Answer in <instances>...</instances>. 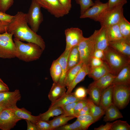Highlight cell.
Here are the masks:
<instances>
[{
    "label": "cell",
    "mask_w": 130,
    "mask_h": 130,
    "mask_svg": "<svg viewBox=\"0 0 130 130\" xmlns=\"http://www.w3.org/2000/svg\"><path fill=\"white\" fill-rule=\"evenodd\" d=\"M28 24L26 13L18 12L9 23L7 32L12 34L14 38L20 41L35 43L44 50L46 45L44 39L34 32Z\"/></svg>",
    "instance_id": "6da1fadb"
},
{
    "label": "cell",
    "mask_w": 130,
    "mask_h": 130,
    "mask_svg": "<svg viewBox=\"0 0 130 130\" xmlns=\"http://www.w3.org/2000/svg\"><path fill=\"white\" fill-rule=\"evenodd\" d=\"M13 40L16 48V57L24 61L29 62L38 59L44 51L35 43H25L14 38Z\"/></svg>",
    "instance_id": "7a4b0ae2"
},
{
    "label": "cell",
    "mask_w": 130,
    "mask_h": 130,
    "mask_svg": "<svg viewBox=\"0 0 130 130\" xmlns=\"http://www.w3.org/2000/svg\"><path fill=\"white\" fill-rule=\"evenodd\" d=\"M104 52L103 60L108 66L111 73L116 76L124 67L130 64V58L109 46L104 51Z\"/></svg>",
    "instance_id": "3957f363"
},
{
    "label": "cell",
    "mask_w": 130,
    "mask_h": 130,
    "mask_svg": "<svg viewBox=\"0 0 130 130\" xmlns=\"http://www.w3.org/2000/svg\"><path fill=\"white\" fill-rule=\"evenodd\" d=\"M123 5H119L112 7H108L101 14L97 21L100 23L101 26L107 28L119 23L124 17Z\"/></svg>",
    "instance_id": "277c9868"
},
{
    "label": "cell",
    "mask_w": 130,
    "mask_h": 130,
    "mask_svg": "<svg viewBox=\"0 0 130 130\" xmlns=\"http://www.w3.org/2000/svg\"><path fill=\"white\" fill-rule=\"evenodd\" d=\"M98 31L96 30L88 38L84 37L78 45L80 61L89 64L95 50V38Z\"/></svg>",
    "instance_id": "5b68a950"
},
{
    "label": "cell",
    "mask_w": 130,
    "mask_h": 130,
    "mask_svg": "<svg viewBox=\"0 0 130 130\" xmlns=\"http://www.w3.org/2000/svg\"><path fill=\"white\" fill-rule=\"evenodd\" d=\"M11 33L6 32L0 34V58H11L16 57L17 50Z\"/></svg>",
    "instance_id": "8992f818"
},
{
    "label": "cell",
    "mask_w": 130,
    "mask_h": 130,
    "mask_svg": "<svg viewBox=\"0 0 130 130\" xmlns=\"http://www.w3.org/2000/svg\"><path fill=\"white\" fill-rule=\"evenodd\" d=\"M113 85V103L118 109H124L130 100V86L122 84Z\"/></svg>",
    "instance_id": "52a82bcc"
},
{
    "label": "cell",
    "mask_w": 130,
    "mask_h": 130,
    "mask_svg": "<svg viewBox=\"0 0 130 130\" xmlns=\"http://www.w3.org/2000/svg\"><path fill=\"white\" fill-rule=\"evenodd\" d=\"M41 7L35 0H32L28 12L26 13L28 24L34 32L38 31L40 25L43 20Z\"/></svg>",
    "instance_id": "ba28073f"
},
{
    "label": "cell",
    "mask_w": 130,
    "mask_h": 130,
    "mask_svg": "<svg viewBox=\"0 0 130 130\" xmlns=\"http://www.w3.org/2000/svg\"><path fill=\"white\" fill-rule=\"evenodd\" d=\"M41 7L55 17H63L68 14L58 0H35Z\"/></svg>",
    "instance_id": "9c48e42d"
},
{
    "label": "cell",
    "mask_w": 130,
    "mask_h": 130,
    "mask_svg": "<svg viewBox=\"0 0 130 130\" xmlns=\"http://www.w3.org/2000/svg\"><path fill=\"white\" fill-rule=\"evenodd\" d=\"M21 98L18 89L12 92L8 91L0 92V106L4 109H13L17 106V103L20 100Z\"/></svg>",
    "instance_id": "30bf717a"
},
{
    "label": "cell",
    "mask_w": 130,
    "mask_h": 130,
    "mask_svg": "<svg viewBox=\"0 0 130 130\" xmlns=\"http://www.w3.org/2000/svg\"><path fill=\"white\" fill-rule=\"evenodd\" d=\"M21 120L16 116L11 109H4L0 113V129L10 130Z\"/></svg>",
    "instance_id": "8fae6325"
},
{
    "label": "cell",
    "mask_w": 130,
    "mask_h": 130,
    "mask_svg": "<svg viewBox=\"0 0 130 130\" xmlns=\"http://www.w3.org/2000/svg\"><path fill=\"white\" fill-rule=\"evenodd\" d=\"M66 45L65 50H69L78 46L84 37L82 30L78 28L71 27L65 30Z\"/></svg>",
    "instance_id": "7c38bea8"
},
{
    "label": "cell",
    "mask_w": 130,
    "mask_h": 130,
    "mask_svg": "<svg viewBox=\"0 0 130 130\" xmlns=\"http://www.w3.org/2000/svg\"><path fill=\"white\" fill-rule=\"evenodd\" d=\"M108 7L107 2L103 3L100 0H95L93 5L80 15L81 19L88 18L97 21L99 17Z\"/></svg>",
    "instance_id": "4fadbf2b"
},
{
    "label": "cell",
    "mask_w": 130,
    "mask_h": 130,
    "mask_svg": "<svg viewBox=\"0 0 130 130\" xmlns=\"http://www.w3.org/2000/svg\"><path fill=\"white\" fill-rule=\"evenodd\" d=\"M109 46V41L107 32V28L101 26L98 30L95 38V50L104 51Z\"/></svg>",
    "instance_id": "5bb4252c"
},
{
    "label": "cell",
    "mask_w": 130,
    "mask_h": 130,
    "mask_svg": "<svg viewBox=\"0 0 130 130\" xmlns=\"http://www.w3.org/2000/svg\"><path fill=\"white\" fill-rule=\"evenodd\" d=\"M111 84L130 85V64L124 67L114 79Z\"/></svg>",
    "instance_id": "9a60e30c"
},
{
    "label": "cell",
    "mask_w": 130,
    "mask_h": 130,
    "mask_svg": "<svg viewBox=\"0 0 130 130\" xmlns=\"http://www.w3.org/2000/svg\"><path fill=\"white\" fill-rule=\"evenodd\" d=\"M116 76L110 73H109L94 81L88 86L96 87L103 91L111 85Z\"/></svg>",
    "instance_id": "2e32d148"
},
{
    "label": "cell",
    "mask_w": 130,
    "mask_h": 130,
    "mask_svg": "<svg viewBox=\"0 0 130 130\" xmlns=\"http://www.w3.org/2000/svg\"><path fill=\"white\" fill-rule=\"evenodd\" d=\"M65 87L58 83L53 82L48 95V97L53 103L66 94Z\"/></svg>",
    "instance_id": "e0dca14e"
},
{
    "label": "cell",
    "mask_w": 130,
    "mask_h": 130,
    "mask_svg": "<svg viewBox=\"0 0 130 130\" xmlns=\"http://www.w3.org/2000/svg\"><path fill=\"white\" fill-rule=\"evenodd\" d=\"M113 85L111 84L104 90L101 94L99 106L105 111V109L113 103Z\"/></svg>",
    "instance_id": "ac0fdd59"
},
{
    "label": "cell",
    "mask_w": 130,
    "mask_h": 130,
    "mask_svg": "<svg viewBox=\"0 0 130 130\" xmlns=\"http://www.w3.org/2000/svg\"><path fill=\"white\" fill-rule=\"evenodd\" d=\"M109 46L120 53L130 58V42L125 40L109 42Z\"/></svg>",
    "instance_id": "d6986e66"
},
{
    "label": "cell",
    "mask_w": 130,
    "mask_h": 130,
    "mask_svg": "<svg viewBox=\"0 0 130 130\" xmlns=\"http://www.w3.org/2000/svg\"><path fill=\"white\" fill-rule=\"evenodd\" d=\"M90 69L89 64H83L82 67L78 72L72 82L68 89L66 93L69 94L72 93L73 90L76 85L82 81L87 75H88Z\"/></svg>",
    "instance_id": "ffe728a7"
},
{
    "label": "cell",
    "mask_w": 130,
    "mask_h": 130,
    "mask_svg": "<svg viewBox=\"0 0 130 130\" xmlns=\"http://www.w3.org/2000/svg\"><path fill=\"white\" fill-rule=\"evenodd\" d=\"M110 73H111L109 68L107 64L104 62L102 65L99 66L95 68H90L88 75L89 77L95 81Z\"/></svg>",
    "instance_id": "44dd1931"
},
{
    "label": "cell",
    "mask_w": 130,
    "mask_h": 130,
    "mask_svg": "<svg viewBox=\"0 0 130 130\" xmlns=\"http://www.w3.org/2000/svg\"><path fill=\"white\" fill-rule=\"evenodd\" d=\"M18 117L21 119H25L36 124L40 119L39 115L35 116L31 115V113L24 108H19L17 106L11 109Z\"/></svg>",
    "instance_id": "7402d4cb"
},
{
    "label": "cell",
    "mask_w": 130,
    "mask_h": 130,
    "mask_svg": "<svg viewBox=\"0 0 130 130\" xmlns=\"http://www.w3.org/2000/svg\"><path fill=\"white\" fill-rule=\"evenodd\" d=\"M71 49L65 50L63 53L57 59L61 66L62 70V75L58 83L63 86L67 72L68 59Z\"/></svg>",
    "instance_id": "603a6c76"
},
{
    "label": "cell",
    "mask_w": 130,
    "mask_h": 130,
    "mask_svg": "<svg viewBox=\"0 0 130 130\" xmlns=\"http://www.w3.org/2000/svg\"><path fill=\"white\" fill-rule=\"evenodd\" d=\"M103 121L106 122L113 121L123 117L118 108L113 104L105 109Z\"/></svg>",
    "instance_id": "cb8c5ba5"
},
{
    "label": "cell",
    "mask_w": 130,
    "mask_h": 130,
    "mask_svg": "<svg viewBox=\"0 0 130 130\" xmlns=\"http://www.w3.org/2000/svg\"><path fill=\"white\" fill-rule=\"evenodd\" d=\"M83 64L82 62L79 61L77 65L67 71L64 84L65 87L68 88Z\"/></svg>",
    "instance_id": "d4e9b609"
},
{
    "label": "cell",
    "mask_w": 130,
    "mask_h": 130,
    "mask_svg": "<svg viewBox=\"0 0 130 130\" xmlns=\"http://www.w3.org/2000/svg\"><path fill=\"white\" fill-rule=\"evenodd\" d=\"M87 101L90 114L93 118L95 123L104 114L105 111L100 106L95 104L90 98H87Z\"/></svg>",
    "instance_id": "484cf974"
},
{
    "label": "cell",
    "mask_w": 130,
    "mask_h": 130,
    "mask_svg": "<svg viewBox=\"0 0 130 130\" xmlns=\"http://www.w3.org/2000/svg\"><path fill=\"white\" fill-rule=\"evenodd\" d=\"M107 28L109 42L125 40L120 32L118 24L111 26Z\"/></svg>",
    "instance_id": "4316f807"
},
{
    "label": "cell",
    "mask_w": 130,
    "mask_h": 130,
    "mask_svg": "<svg viewBox=\"0 0 130 130\" xmlns=\"http://www.w3.org/2000/svg\"><path fill=\"white\" fill-rule=\"evenodd\" d=\"M76 117L74 116H68L63 114L58 116L52 120L47 121L51 125L53 130H55L67 124L69 121Z\"/></svg>",
    "instance_id": "83f0119b"
},
{
    "label": "cell",
    "mask_w": 130,
    "mask_h": 130,
    "mask_svg": "<svg viewBox=\"0 0 130 130\" xmlns=\"http://www.w3.org/2000/svg\"><path fill=\"white\" fill-rule=\"evenodd\" d=\"M80 100L75 97L73 92H72L69 94L66 93L61 98L51 104L50 107H61L71 103L78 101Z\"/></svg>",
    "instance_id": "f1b7e54d"
},
{
    "label": "cell",
    "mask_w": 130,
    "mask_h": 130,
    "mask_svg": "<svg viewBox=\"0 0 130 130\" xmlns=\"http://www.w3.org/2000/svg\"><path fill=\"white\" fill-rule=\"evenodd\" d=\"M63 114H64V112L61 107L55 106L50 107L47 111L43 113L40 114L39 115L40 120L48 121L51 117Z\"/></svg>",
    "instance_id": "f546056e"
},
{
    "label": "cell",
    "mask_w": 130,
    "mask_h": 130,
    "mask_svg": "<svg viewBox=\"0 0 130 130\" xmlns=\"http://www.w3.org/2000/svg\"><path fill=\"white\" fill-rule=\"evenodd\" d=\"M120 32L124 40L130 42V23L124 17L118 23Z\"/></svg>",
    "instance_id": "4dcf8cb0"
},
{
    "label": "cell",
    "mask_w": 130,
    "mask_h": 130,
    "mask_svg": "<svg viewBox=\"0 0 130 130\" xmlns=\"http://www.w3.org/2000/svg\"><path fill=\"white\" fill-rule=\"evenodd\" d=\"M79 61L78 46H77L72 47L71 49L68 58L67 71L77 65Z\"/></svg>",
    "instance_id": "1f68e13d"
},
{
    "label": "cell",
    "mask_w": 130,
    "mask_h": 130,
    "mask_svg": "<svg viewBox=\"0 0 130 130\" xmlns=\"http://www.w3.org/2000/svg\"><path fill=\"white\" fill-rule=\"evenodd\" d=\"M50 73L53 82L58 83L62 75V70L57 59L52 62L50 69Z\"/></svg>",
    "instance_id": "d6a6232c"
},
{
    "label": "cell",
    "mask_w": 130,
    "mask_h": 130,
    "mask_svg": "<svg viewBox=\"0 0 130 130\" xmlns=\"http://www.w3.org/2000/svg\"><path fill=\"white\" fill-rule=\"evenodd\" d=\"M87 93L90 98L96 105L99 106L102 91L95 87L88 86L86 89Z\"/></svg>",
    "instance_id": "836d02e7"
},
{
    "label": "cell",
    "mask_w": 130,
    "mask_h": 130,
    "mask_svg": "<svg viewBox=\"0 0 130 130\" xmlns=\"http://www.w3.org/2000/svg\"><path fill=\"white\" fill-rule=\"evenodd\" d=\"M76 118L80 122L83 130H87L90 126L94 123L93 118L90 115H81Z\"/></svg>",
    "instance_id": "e575fe53"
},
{
    "label": "cell",
    "mask_w": 130,
    "mask_h": 130,
    "mask_svg": "<svg viewBox=\"0 0 130 130\" xmlns=\"http://www.w3.org/2000/svg\"><path fill=\"white\" fill-rule=\"evenodd\" d=\"M130 126L126 121L118 120L112 123L110 130H130Z\"/></svg>",
    "instance_id": "d590c367"
},
{
    "label": "cell",
    "mask_w": 130,
    "mask_h": 130,
    "mask_svg": "<svg viewBox=\"0 0 130 130\" xmlns=\"http://www.w3.org/2000/svg\"><path fill=\"white\" fill-rule=\"evenodd\" d=\"M55 130H82L80 122L77 119L72 124H66L60 126Z\"/></svg>",
    "instance_id": "8d00e7d4"
},
{
    "label": "cell",
    "mask_w": 130,
    "mask_h": 130,
    "mask_svg": "<svg viewBox=\"0 0 130 130\" xmlns=\"http://www.w3.org/2000/svg\"><path fill=\"white\" fill-rule=\"evenodd\" d=\"M75 1L76 3L80 6L81 14L83 13L94 3L92 0H75Z\"/></svg>",
    "instance_id": "74e56055"
},
{
    "label": "cell",
    "mask_w": 130,
    "mask_h": 130,
    "mask_svg": "<svg viewBox=\"0 0 130 130\" xmlns=\"http://www.w3.org/2000/svg\"><path fill=\"white\" fill-rule=\"evenodd\" d=\"M78 101L71 103L61 107L63 110L64 114L68 116H74V108Z\"/></svg>",
    "instance_id": "f35d334b"
},
{
    "label": "cell",
    "mask_w": 130,
    "mask_h": 130,
    "mask_svg": "<svg viewBox=\"0 0 130 130\" xmlns=\"http://www.w3.org/2000/svg\"><path fill=\"white\" fill-rule=\"evenodd\" d=\"M35 124L38 130H53L51 125L47 121L40 119Z\"/></svg>",
    "instance_id": "ab89813d"
},
{
    "label": "cell",
    "mask_w": 130,
    "mask_h": 130,
    "mask_svg": "<svg viewBox=\"0 0 130 130\" xmlns=\"http://www.w3.org/2000/svg\"><path fill=\"white\" fill-rule=\"evenodd\" d=\"M14 0H0V10L4 13L13 5Z\"/></svg>",
    "instance_id": "60d3db41"
},
{
    "label": "cell",
    "mask_w": 130,
    "mask_h": 130,
    "mask_svg": "<svg viewBox=\"0 0 130 130\" xmlns=\"http://www.w3.org/2000/svg\"><path fill=\"white\" fill-rule=\"evenodd\" d=\"M87 98L81 99L78 101L76 104L74 109V114L76 117L82 109L87 104Z\"/></svg>",
    "instance_id": "b9f144b4"
},
{
    "label": "cell",
    "mask_w": 130,
    "mask_h": 130,
    "mask_svg": "<svg viewBox=\"0 0 130 130\" xmlns=\"http://www.w3.org/2000/svg\"><path fill=\"white\" fill-rule=\"evenodd\" d=\"M75 97L80 99H82L86 98L87 94L86 89L83 87L77 88L73 92Z\"/></svg>",
    "instance_id": "7bdbcfd3"
},
{
    "label": "cell",
    "mask_w": 130,
    "mask_h": 130,
    "mask_svg": "<svg viewBox=\"0 0 130 130\" xmlns=\"http://www.w3.org/2000/svg\"><path fill=\"white\" fill-rule=\"evenodd\" d=\"M104 62L102 59L93 56L91 59L89 65L90 68H95L101 65Z\"/></svg>",
    "instance_id": "ee69618b"
},
{
    "label": "cell",
    "mask_w": 130,
    "mask_h": 130,
    "mask_svg": "<svg viewBox=\"0 0 130 130\" xmlns=\"http://www.w3.org/2000/svg\"><path fill=\"white\" fill-rule=\"evenodd\" d=\"M127 2V0H109L108 7H110L119 5H124Z\"/></svg>",
    "instance_id": "f6af8a7d"
},
{
    "label": "cell",
    "mask_w": 130,
    "mask_h": 130,
    "mask_svg": "<svg viewBox=\"0 0 130 130\" xmlns=\"http://www.w3.org/2000/svg\"><path fill=\"white\" fill-rule=\"evenodd\" d=\"M68 14L72 7L71 0H58Z\"/></svg>",
    "instance_id": "bcb514c9"
},
{
    "label": "cell",
    "mask_w": 130,
    "mask_h": 130,
    "mask_svg": "<svg viewBox=\"0 0 130 130\" xmlns=\"http://www.w3.org/2000/svg\"><path fill=\"white\" fill-rule=\"evenodd\" d=\"M13 17V16L6 14L0 10V21L10 22Z\"/></svg>",
    "instance_id": "7dc6e473"
},
{
    "label": "cell",
    "mask_w": 130,
    "mask_h": 130,
    "mask_svg": "<svg viewBox=\"0 0 130 130\" xmlns=\"http://www.w3.org/2000/svg\"><path fill=\"white\" fill-rule=\"evenodd\" d=\"M10 22L0 21V33H2L7 32L8 26Z\"/></svg>",
    "instance_id": "c3c4849f"
},
{
    "label": "cell",
    "mask_w": 130,
    "mask_h": 130,
    "mask_svg": "<svg viewBox=\"0 0 130 130\" xmlns=\"http://www.w3.org/2000/svg\"><path fill=\"white\" fill-rule=\"evenodd\" d=\"M112 123L107 122L104 125H101L99 127L95 128L94 130H110L111 128Z\"/></svg>",
    "instance_id": "681fc988"
},
{
    "label": "cell",
    "mask_w": 130,
    "mask_h": 130,
    "mask_svg": "<svg viewBox=\"0 0 130 130\" xmlns=\"http://www.w3.org/2000/svg\"><path fill=\"white\" fill-rule=\"evenodd\" d=\"M93 56L103 60L104 57V51L100 49L95 50Z\"/></svg>",
    "instance_id": "f907efd6"
},
{
    "label": "cell",
    "mask_w": 130,
    "mask_h": 130,
    "mask_svg": "<svg viewBox=\"0 0 130 130\" xmlns=\"http://www.w3.org/2000/svg\"><path fill=\"white\" fill-rule=\"evenodd\" d=\"M84 115H90L89 108L88 103L78 113L76 117L79 116Z\"/></svg>",
    "instance_id": "816d5d0a"
},
{
    "label": "cell",
    "mask_w": 130,
    "mask_h": 130,
    "mask_svg": "<svg viewBox=\"0 0 130 130\" xmlns=\"http://www.w3.org/2000/svg\"><path fill=\"white\" fill-rule=\"evenodd\" d=\"M9 90V89L7 85L0 78V92Z\"/></svg>",
    "instance_id": "f5cc1de1"
},
{
    "label": "cell",
    "mask_w": 130,
    "mask_h": 130,
    "mask_svg": "<svg viewBox=\"0 0 130 130\" xmlns=\"http://www.w3.org/2000/svg\"><path fill=\"white\" fill-rule=\"evenodd\" d=\"M26 121L27 125V130H38L35 124L28 120Z\"/></svg>",
    "instance_id": "db71d44e"
},
{
    "label": "cell",
    "mask_w": 130,
    "mask_h": 130,
    "mask_svg": "<svg viewBox=\"0 0 130 130\" xmlns=\"http://www.w3.org/2000/svg\"><path fill=\"white\" fill-rule=\"evenodd\" d=\"M4 109H4L3 107L0 106V113L2 110Z\"/></svg>",
    "instance_id": "11a10c76"
}]
</instances>
